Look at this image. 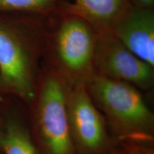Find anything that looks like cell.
I'll return each instance as SVG.
<instances>
[{
    "label": "cell",
    "mask_w": 154,
    "mask_h": 154,
    "mask_svg": "<svg viewBox=\"0 0 154 154\" xmlns=\"http://www.w3.org/2000/svg\"><path fill=\"white\" fill-rule=\"evenodd\" d=\"M96 74L124 82L140 91L154 86V67L136 57L111 30L97 33L94 51Z\"/></svg>",
    "instance_id": "obj_6"
},
{
    "label": "cell",
    "mask_w": 154,
    "mask_h": 154,
    "mask_svg": "<svg viewBox=\"0 0 154 154\" xmlns=\"http://www.w3.org/2000/svg\"><path fill=\"white\" fill-rule=\"evenodd\" d=\"M119 145L124 154H154V144L123 141Z\"/></svg>",
    "instance_id": "obj_11"
},
{
    "label": "cell",
    "mask_w": 154,
    "mask_h": 154,
    "mask_svg": "<svg viewBox=\"0 0 154 154\" xmlns=\"http://www.w3.org/2000/svg\"><path fill=\"white\" fill-rule=\"evenodd\" d=\"M0 154H2V151H1V149H0Z\"/></svg>",
    "instance_id": "obj_14"
},
{
    "label": "cell",
    "mask_w": 154,
    "mask_h": 154,
    "mask_svg": "<svg viewBox=\"0 0 154 154\" xmlns=\"http://www.w3.org/2000/svg\"><path fill=\"white\" fill-rule=\"evenodd\" d=\"M2 97H3V96H2L1 94H0V98H2Z\"/></svg>",
    "instance_id": "obj_15"
},
{
    "label": "cell",
    "mask_w": 154,
    "mask_h": 154,
    "mask_svg": "<svg viewBox=\"0 0 154 154\" xmlns=\"http://www.w3.org/2000/svg\"><path fill=\"white\" fill-rule=\"evenodd\" d=\"M136 57L154 67V9L133 6L111 29Z\"/></svg>",
    "instance_id": "obj_8"
},
{
    "label": "cell",
    "mask_w": 154,
    "mask_h": 154,
    "mask_svg": "<svg viewBox=\"0 0 154 154\" xmlns=\"http://www.w3.org/2000/svg\"><path fill=\"white\" fill-rule=\"evenodd\" d=\"M131 5L138 7L153 8L154 0H128Z\"/></svg>",
    "instance_id": "obj_12"
},
{
    "label": "cell",
    "mask_w": 154,
    "mask_h": 154,
    "mask_svg": "<svg viewBox=\"0 0 154 154\" xmlns=\"http://www.w3.org/2000/svg\"><path fill=\"white\" fill-rule=\"evenodd\" d=\"M132 7L128 0H72L61 9L84 19L99 33L111 30Z\"/></svg>",
    "instance_id": "obj_9"
},
{
    "label": "cell",
    "mask_w": 154,
    "mask_h": 154,
    "mask_svg": "<svg viewBox=\"0 0 154 154\" xmlns=\"http://www.w3.org/2000/svg\"><path fill=\"white\" fill-rule=\"evenodd\" d=\"M0 149L2 154H42L31 131L26 105L14 96L0 98Z\"/></svg>",
    "instance_id": "obj_7"
},
{
    "label": "cell",
    "mask_w": 154,
    "mask_h": 154,
    "mask_svg": "<svg viewBox=\"0 0 154 154\" xmlns=\"http://www.w3.org/2000/svg\"><path fill=\"white\" fill-rule=\"evenodd\" d=\"M109 154H124V153H123L122 151H121V149H120V147H119V149L117 150V151H116L114 152H113V153H109Z\"/></svg>",
    "instance_id": "obj_13"
},
{
    "label": "cell",
    "mask_w": 154,
    "mask_h": 154,
    "mask_svg": "<svg viewBox=\"0 0 154 154\" xmlns=\"http://www.w3.org/2000/svg\"><path fill=\"white\" fill-rule=\"evenodd\" d=\"M71 138L76 154H109L119 149L106 121L90 97L86 86H72L67 96Z\"/></svg>",
    "instance_id": "obj_5"
},
{
    "label": "cell",
    "mask_w": 154,
    "mask_h": 154,
    "mask_svg": "<svg viewBox=\"0 0 154 154\" xmlns=\"http://www.w3.org/2000/svg\"><path fill=\"white\" fill-rule=\"evenodd\" d=\"M71 86L42 67L27 113L32 136L42 154H76L69 132L67 96Z\"/></svg>",
    "instance_id": "obj_4"
},
{
    "label": "cell",
    "mask_w": 154,
    "mask_h": 154,
    "mask_svg": "<svg viewBox=\"0 0 154 154\" xmlns=\"http://www.w3.org/2000/svg\"><path fill=\"white\" fill-rule=\"evenodd\" d=\"M96 36L97 32L84 19L61 9L48 17L42 67L71 86H85L96 75Z\"/></svg>",
    "instance_id": "obj_2"
},
{
    "label": "cell",
    "mask_w": 154,
    "mask_h": 154,
    "mask_svg": "<svg viewBox=\"0 0 154 154\" xmlns=\"http://www.w3.org/2000/svg\"><path fill=\"white\" fill-rule=\"evenodd\" d=\"M85 86L118 143L154 144V114L141 91L128 83L96 74Z\"/></svg>",
    "instance_id": "obj_3"
},
{
    "label": "cell",
    "mask_w": 154,
    "mask_h": 154,
    "mask_svg": "<svg viewBox=\"0 0 154 154\" xmlns=\"http://www.w3.org/2000/svg\"><path fill=\"white\" fill-rule=\"evenodd\" d=\"M49 17L0 12L2 96H14L26 105L33 99L42 67Z\"/></svg>",
    "instance_id": "obj_1"
},
{
    "label": "cell",
    "mask_w": 154,
    "mask_h": 154,
    "mask_svg": "<svg viewBox=\"0 0 154 154\" xmlns=\"http://www.w3.org/2000/svg\"><path fill=\"white\" fill-rule=\"evenodd\" d=\"M66 0H0V12L51 16L62 8Z\"/></svg>",
    "instance_id": "obj_10"
}]
</instances>
